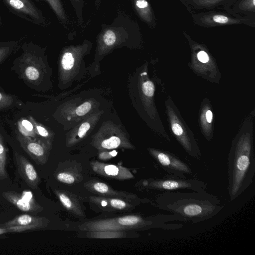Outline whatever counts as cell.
I'll list each match as a JSON object with an SVG mask.
<instances>
[{"mask_svg":"<svg viewBox=\"0 0 255 255\" xmlns=\"http://www.w3.org/2000/svg\"><path fill=\"white\" fill-rule=\"evenodd\" d=\"M213 20L217 23L224 24L228 22L229 18L224 15H215L213 17Z\"/></svg>","mask_w":255,"mask_h":255,"instance_id":"30","label":"cell"},{"mask_svg":"<svg viewBox=\"0 0 255 255\" xmlns=\"http://www.w3.org/2000/svg\"><path fill=\"white\" fill-rule=\"evenodd\" d=\"M206 120L208 123H211L212 120V113L210 110L207 111L206 114Z\"/></svg>","mask_w":255,"mask_h":255,"instance_id":"33","label":"cell"},{"mask_svg":"<svg viewBox=\"0 0 255 255\" xmlns=\"http://www.w3.org/2000/svg\"><path fill=\"white\" fill-rule=\"evenodd\" d=\"M117 33L114 30L108 29L106 30L103 34L102 40L104 43L108 46L113 45L118 39Z\"/></svg>","mask_w":255,"mask_h":255,"instance_id":"20","label":"cell"},{"mask_svg":"<svg viewBox=\"0 0 255 255\" xmlns=\"http://www.w3.org/2000/svg\"><path fill=\"white\" fill-rule=\"evenodd\" d=\"M6 150L2 137L0 134V180L7 178L6 170Z\"/></svg>","mask_w":255,"mask_h":255,"instance_id":"18","label":"cell"},{"mask_svg":"<svg viewBox=\"0 0 255 255\" xmlns=\"http://www.w3.org/2000/svg\"><path fill=\"white\" fill-rule=\"evenodd\" d=\"M54 193L63 206L70 213L80 218L85 214L78 197L67 190L55 189Z\"/></svg>","mask_w":255,"mask_h":255,"instance_id":"14","label":"cell"},{"mask_svg":"<svg viewBox=\"0 0 255 255\" xmlns=\"http://www.w3.org/2000/svg\"><path fill=\"white\" fill-rule=\"evenodd\" d=\"M7 232H8L6 229L0 227V235Z\"/></svg>","mask_w":255,"mask_h":255,"instance_id":"34","label":"cell"},{"mask_svg":"<svg viewBox=\"0 0 255 255\" xmlns=\"http://www.w3.org/2000/svg\"><path fill=\"white\" fill-rule=\"evenodd\" d=\"M135 6L142 14H144L145 11L147 10L148 8V3L146 0H136Z\"/></svg>","mask_w":255,"mask_h":255,"instance_id":"28","label":"cell"},{"mask_svg":"<svg viewBox=\"0 0 255 255\" xmlns=\"http://www.w3.org/2000/svg\"><path fill=\"white\" fill-rule=\"evenodd\" d=\"M125 231H87L86 236L94 239H117L126 237Z\"/></svg>","mask_w":255,"mask_h":255,"instance_id":"16","label":"cell"},{"mask_svg":"<svg viewBox=\"0 0 255 255\" xmlns=\"http://www.w3.org/2000/svg\"><path fill=\"white\" fill-rule=\"evenodd\" d=\"M31 121L33 125L35 133H37L43 137H47L48 136L49 133L44 128L36 124L33 120H32V119H31Z\"/></svg>","mask_w":255,"mask_h":255,"instance_id":"26","label":"cell"},{"mask_svg":"<svg viewBox=\"0 0 255 255\" xmlns=\"http://www.w3.org/2000/svg\"><path fill=\"white\" fill-rule=\"evenodd\" d=\"M255 0H253V5L254 6L255 5Z\"/></svg>","mask_w":255,"mask_h":255,"instance_id":"36","label":"cell"},{"mask_svg":"<svg viewBox=\"0 0 255 255\" xmlns=\"http://www.w3.org/2000/svg\"><path fill=\"white\" fill-rule=\"evenodd\" d=\"M14 159L17 169L20 176L32 189L37 188L40 178L33 165L23 155L14 153Z\"/></svg>","mask_w":255,"mask_h":255,"instance_id":"13","label":"cell"},{"mask_svg":"<svg viewBox=\"0 0 255 255\" xmlns=\"http://www.w3.org/2000/svg\"><path fill=\"white\" fill-rule=\"evenodd\" d=\"M117 154V152L115 150L112 151H103L99 154V157L101 160H108L115 156Z\"/></svg>","mask_w":255,"mask_h":255,"instance_id":"29","label":"cell"},{"mask_svg":"<svg viewBox=\"0 0 255 255\" xmlns=\"http://www.w3.org/2000/svg\"><path fill=\"white\" fill-rule=\"evenodd\" d=\"M90 165L95 173L102 176L121 180L133 178L131 171L128 168L122 166L97 161L91 162Z\"/></svg>","mask_w":255,"mask_h":255,"instance_id":"12","label":"cell"},{"mask_svg":"<svg viewBox=\"0 0 255 255\" xmlns=\"http://www.w3.org/2000/svg\"><path fill=\"white\" fill-rule=\"evenodd\" d=\"M149 152L165 171L173 176L185 178L186 174H191L190 166L185 162L167 152L150 149Z\"/></svg>","mask_w":255,"mask_h":255,"instance_id":"5","label":"cell"},{"mask_svg":"<svg viewBox=\"0 0 255 255\" xmlns=\"http://www.w3.org/2000/svg\"><path fill=\"white\" fill-rule=\"evenodd\" d=\"M94 145L98 149L104 150L118 148H133V146L125 138L120 136L99 137L94 141Z\"/></svg>","mask_w":255,"mask_h":255,"instance_id":"15","label":"cell"},{"mask_svg":"<svg viewBox=\"0 0 255 255\" xmlns=\"http://www.w3.org/2000/svg\"><path fill=\"white\" fill-rule=\"evenodd\" d=\"M158 208L197 223L217 215L224 208L220 199L206 190L165 191L156 198Z\"/></svg>","mask_w":255,"mask_h":255,"instance_id":"1","label":"cell"},{"mask_svg":"<svg viewBox=\"0 0 255 255\" xmlns=\"http://www.w3.org/2000/svg\"><path fill=\"white\" fill-rule=\"evenodd\" d=\"M90 128V124L88 122H84L79 128L77 135L79 138H82Z\"/></svg>","mask_w":255,"mask_h":255,"instance_id":"27","label":"cell"},{"mask_svg":"<svg viewBox=\"0 0 255 255\" xmlns=\"http://www.w3.org/2000/svg\"><path fill=\"white\" fill-rule=\"evenodd\" d=\"M17 139L23 150L37 164L44 165L48 158L50 145L43 141L17 135Z\"/></svg>","mask_w":255,"mask_h":255,"instance_id":"10","label":"cell"},{"mask_svg":"<svg viewBox=\"0 0 255 255\" xmlns=\"http://www.w3.org/2000/svg\"><path fill=\"white\" fill-rule=\"evenodd\" d=\"M255 161L251 144L238 143L231 150L228 161V191L231 201L240 196L253 182Z\"/></svg>","mask_w":255,"mask_h":255,"instance_id":"2","label":"cell"},{"mask_svg":"<svg viewBox=\"0 0 255 255\" xmlns=\"http://www.w3.org/2000/svg\"><path fill=\"white\" fill-rule=\"evenodd\" d=\"M84 186L89 192L98 196L119 198L138 204L148 202L147 199H140L134 194L115 190L106 183L97 180H89L84 184Z\"/></svg>","mask_w":255,"mask_h":255,"instance_id":"8","label":"cell"},{"mask_svg":"<svg viewBox=\"0 0 255 255\" xmlns=\"http://www.w3.org/2000/svg\"><path fill=\"white\" fill-rule=\"evenodd\" d=\"M74 63V56L71 52H65L62 58L61 64L63 68L65 70H70Z\"/></svg>","mask_w":255,"mask_h":255,"instance_id":"22","label":"cell"},{"mask_svg":"<svg viewBox=\"0 0 255 255\" xmlns=\"http://www.w3.org/2000/svg\"><path fill=\"white\" fill-rule=\"evenodd\" d=\"M94 206L106 212H126L135 208L138 203L126 199L101 196H91L80 197Z\"/></svg>","mask_w":255,"mask_h":255,"instance_id":"7","label":"cell"},{"mask_svg":"<svg viewBox=\"0 0 255 255\" xmlns=\"http://www.w3.org/2000/svg\"><path fill=\"white\" fill-rule=\"evenodd\" d=\"M55 176L58 181L68 185L78 183L83 178L81 165L70 160L59 164Z\"/></svg>","mask_w":255,"mask_h":255,"instance_id":"11","label":"cell"},{"mask_svg":"<svg viewBox=\"0 0 255 255\" xmlns=\"http://www.w3.org/2000/svg\"><path fill=\"white\" fill-rule=\"evenodd\" d=\"M91 108V103L89 102H86L77 108L76 113L78 116H82L86 114L90 110Z\"/></svg>","mask_w":255,"mask_h":255,"instance_id":"25","label":"cell"},{"mask_svg":"<svg viewBox=\"0 0 255 255\" xmlns=\"http://www.w3.org/2000/svg\"><path fill=\"white\" fill-rule=\"evenodd\" d=\"M144 94L148 97H152L154 92V86L152 82L149 81L144 82L142 86Z\"/></svg>","mask_w":255,"mask_h":255,"instance_id":"24","label":"cell"},{"mask_svg":"<svg viewBox=\"0 0 255 255\" xmlns=\"http://www.w3.org/2000/svg\"><path fill=\"white\" fill-rule=\"evenodd\" d=\"M1 24H2V19H1V15L0 14V26L1 25Z\"/></svg>","mask_w":255,"mask_h":255,"instance_id":"35","label":"cell"},{"mask_svg":"<svg viewBox=\"0 0 255 255\" xmlns=\"http://www.w3.org/2000/svg\"><path fill=\"white\" fill-rule=\"evenodd\" d=\"M144 187L164 191L182 189L200 191L207 189V184L198 179H186L176 176L162 178H150L143 180Z\"/></svg>","mask_w":255,"mask_h":255,"instance_id":"3","label":"cell"},{"mask_svg":"<svg viewBox=\"0 0 255 255\" xmlns=\"http://www.w3.org/2000/svg\"><path fill=\"white\" fill-rule=\"evenodd\" d=\"M172 129L174 134L177 136H181L183 133V130L180 125L174 123L172 124Z\"/></svg>","mask_w":255,"mask_h":255,"instance_id":"31","label":"cell"},{"mask_svg":"<svg viewBox=\"0 0 255 255\" xmlns=\"http://www.w3.org/2000/svg\"><path fill=\"white\" fill-rule=\"evenodd\" d=\"M1 195L22 212L38 214L43 210V208L35 200L29 191H24L21 194L14 191H4Z\"/></svg>","mask_w":255,"mask_h":255,"instance_id":"9","label":"cell"},{"mask_svg":"<svg viewBox=\"0 0 255 255\" xmlns=\"http://www.w3.org/2000/svg\"><path fill=\"white\" fill-rule=\"evenodd\" d=\"M9 11L21 18L44 26L46 20L33 0H2Z\"/></svg>","mask_w":255,"mask_h":255,"instance_id":"4","label":"cell"},{"mask_svg":"<svg viewBox=\"0 0 255 255\" xmlns=\"http://www.w3.org/2000/svg\"><path fill=\"white\" fill-rule=\"evenodd\" d=\"M13 101L11 96L0 91V110L11 106Z\"/></svg>","mask_w":255,"mask_h":255,"instance_id":"23","label":"cell"},{"mask_svg":"<svg viewBox=\"0 0 255 255\" xmlns=\"http://www.w3.org/2000/svg\"><path fill=\"white\" fill-rule=\"evenodd\" d=\"M20 41H0V63L7 58L19 46Z\"/></svg>","mask_w":255,"mask_h":255,"instance_id":"17","label":"cell"},{"mask_svg":"<svg viewBox=\"0 0 255 255\" xmlns=\"http://www.w3.org/2000/svg\"><path fill=\"white\" fill-rule=\"evenodd\" d=\"M18 126L21 135L29 137L34 136L35 131L31 122L24 120L19 122Z\"/></svg>","mask_w":255,"mask_h":255,"instance_id":"19","label":"cell"},{"mask_svg":"<svg viewBox=\"0 0 255 255\" xmlns=\"http://www.w3.org/2000/svg\"><path fill=\"white\" fill-rule=\"evenodd\" d=\"M198 59L201 62L206 63L209 60L208 54L204 51H200L197 54Z\"/></svg>","mask_w":255,"mask_h":255,"instance_id":"32","label":"cell"},{"mask_svg":"<svg viewBox=\"0 0 255 255\" xmlns=\"http://www.w3.org/2000/svg\"><path fill=\"white\" fill-rule=\"evenodd\" d=\"M49 222L45 217L24 214L0 224V227L6 229L8 232L20 233L46 228Z\"/></svg>","mask_w":255,"mask_h":255,"instance_id":"6","label":"cell"},{"mask_svg":"<svg viewBox=\"0 0 255 255\" xmlns=\"http://www.w3.org/2000/svg\"><path fill=\"white\" fill-rule=\"evenodd\" d=\"M57 16L62 20L65 19L64 10L60 0H46Z\"/></svg>","mask_w":255,"mask_h":255,"instance_id":"21","label":"cell"}]
</instances>
